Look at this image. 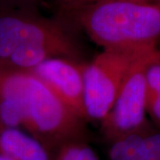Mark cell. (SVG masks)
<instances>
[{
  "label": "cell",
  "mask_w": 160,
  "mask_h": 160,
  "mask_svg": "<svg viewBox=\"0 0 160 160\" xmlns=\"http://www.w3.org/2000/svg\"><path fill=\"white\" fill-rule=\"evenodd\" d=\"M109 143V160H160V129L150 123Z\"/></svg>",
  "instance_id": "52a82bcc"
},
{
  "label": "cell",
  "mask_w": 160,
  "mask_h": 160,
  "mask_svg": "<svg viewBox=\"0 0 160 160\" xmlns=\"http://www.w3.org/2000/svg\"><path fill=\"white\" fill-rule=\"evenodd\" d=\"M0 154L14 160H52V155L27 132L1 125Z\"/></svg>",
  "instance_id": "ba28073f"
},
{
  "label": "cell",
  "mask_w": 160,
  "mask_h": 160,
  "mask_svg": "<svg viewBox=\"0 0 160 160\" xmlns=\"http://www.w3.org/2000/svg\"><path fill=\"white\" fill-rule=\"evenodd\" d=\"M84 65L67 58H52L39 64L29 73L36 77L82 120L86 118L84 100Z\"/></svg>",
  "instance_id": "8992f818"
},
{
  "label": "cell",
  "mask_w": 160,
  "mask_h": 160,
  "mask_svg": "<svg viewBox=\"0 0 160 160\" xmlns=\"http://www.w3.org/2000/svg\"><path fill=\"white\" fill-rule=\"evenodd\" d=\"M147 98L160 102V53L158 49L149 59L145 69Z\"/></svg>",
  "instance_id": "30bf717a"
},
{
  "label": "cell",
  "mask_w": 160,
  "mask_h": 160,
  "mask_svg": "<svg viewBox=\"0 0 160 160\" xmlns=\"http://www.w3.org/2000/svg\"><path fill=\"white\" fill-rule=\"evenodd\" d=\"M156 3H157V4H158V5L160 6V0H158V1L156 2Z\"/></svg>",
  "instance_id": "5bb4252c"
},
{
  "label": "cell",
  "mask_w": 160,
  "mask_h": 160,
  "mask_svg": "<svg viewBox=\"0 0 160 160\" xmlns=\"http://www.w3.org/2000/svg\"><path fill=\"white\" fill-rule=\"evenodd\" d=\"M24 109L23 130L52 155L66 143L85 140L83 120L29 72H26Z\"/></svg>",
  "instance_id": "7a4b0ae2"
},
{
  "label": "cell",
  "mask_w": 160,
  "mask_h": 160,
  "mask_svg": "<svg viewBox=\"0 0 160 160\" xmlns=\"http://www.w3.org/2000/svg\"><path fill=\"white\" fill-rule=\"evenodd\" d=\"M0 160H14V159L10 158H8V157H6V156H4V155L0 154Z\"/></svg>",
  "instance_id": "7c38bea8"
},
{
  "label": "cell",
  "mask_w": 160,
  "mask_h": 160,
  "mask_svg": "<svg viewBox=\"0 0 160 160\" xmlns=\"http://www.w3.org/2000/svg\"><path fill=\"white\" fill-rule=\"evenodd\" d=\"M102 1H110V0H59L61 5L69 10H74L82 6H88L91 4L102 2ZM123 1H132V2H142V3H156L158 0H123Z\"/></svg>",
  "instance_id": "8fae6325"
},
{
  "label": "cell",
  "mask_w": 160,
  "mask_h": 160,
  "mask_svg": "<svg viewBox=\"0 0 160 160\" xmlns=\"http://www.w3.org/2000/svg\"><path fill=\"white\" fill-rule=\"evenodd\" d=\"M158 52H159V53H160V46L159 47H158Z\"/></svg>",
  "instance_id": "9a60e30c"
},
{
  "label": "cell",
  "mask_w": 160,
  "mask_h": 160,
  "mask_svg": "<svg viewBox=\"0 0 160 160\" xmlns=\"http://www.w3.org/2000/svg\"><path fill=\"white\" fill-rule=\"evenodd\" d=\"M52 160H101L85 141L64 144L53 155Z\"/></svg>",
  "instance_id": "9c48e42d"
},
{
  "label": "cell",
  "mask_w": 160,
  "mask_h": 160,
  "mask_svg": "<svg viewBox=\"0 0 160 160\" xmlns=\"http://www.w3.org/2000/svg\"><path fill=\"white\" fill-rule=\"evenodd\" d=\"M77 22L104 50L142 52L160 42V6L157 3L102 1L71 10Z\"/></svg>",
  "instance_id": "6da1fadb"
},
{
  "label": "cell",
  "mask_w": 160,
  "mask_h": 160,
  "mask_svg": "<svg viewBox=\"0 0 160 160\" xmlns=\"http://www.w3.org/2000/svg\"><path fill=\"white\" fill-rule=\"evenodd\" d=\"M156 49L142 52L103 50L84 65V100L87 119L101 122L108 115L133 64Z\"/></svg>",
  "instance_id": "3957f363"
},
{
  "label": "cell",
  "mask_w": 160,
  "mask_h": 160,
  "mask_svg": "<svg viewBox=\"0 0 160 160\" xmlns=\"http://www.w3.org/2000/svg\"><path fill=\"white\" fill-rule=\"evenodd\" d=\"M3 72H4V69L2 68V65H1V63H0V78H1V77H2Z\"/></svg>",
  "instance_id": "4fadbf2b"
},
{
  "label": "cell",
  "mask_w": 160,
  "mask_h": 160,
  "mask_svg": "<svg viewBox=\"0 0 160 160\" xmlns=\"http://www.w3.org/2000/svg\"><path fill=\"white\" fill-rule=\"evenodd\" d=\"M156 50L140 58L130 69L108 115L101 121L103 137L111 142L147 126L145 69Z\"/></svg>",
  "instance_id": "277c9868"
},
{
  "label": "cell",
  "mask_w": 160,
  "mask_h": 160,
  "mask_svg": "<svg viewBox=\"0 0 160 160\" xmlns=\"http://www.w3.org/2000/svg\"><path fill=\"white\" fill-rule=\"evenodd\" d=\"M45 44L78 52L69 34L58 23L22 14L0 15V63L3 66L19 46Z\"/></svg>",
  "instance_id": "5b68a950"
}]
</instances>
